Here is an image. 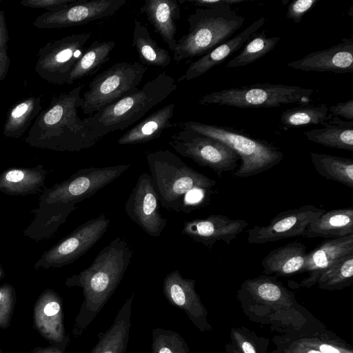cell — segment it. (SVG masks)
<instances>
[{
	"label": "cell",
	"mask_w": 353,
	"mask_h": 353,
	"mask_svg": "<svg viewBox=\"0 0 353 353\" xmlns=\"http://www.w3.org/2000/svg\"><path fill=\"white\" fill-rule=\"evenodd\" d=\"M133 250L121 237H116L102 249L92 264L68 276L65 285L82 290L83 301L74 319L72 333L78 339L107 303L130 264Z\"/></svg>",
	"instance_id": "6da1fadb"
},
{
	"label": "cell",
	"mask_w": 353,
	"mask_h": 353,
	"mask_svg": "<svg viewBox=\"0 0 353 353\" xmlns=\"http://www.w3.org/2000/svg\"><path fill=\"white\" fill-rule=\"evenodd\" d=\"M83 86L53 97L32 124L26 143L57 152H79L94 146L100 139L78 115Z\"/></svg>",
	"instance_id": "7a4b0ae2"
},
{
	"label": "cell",
	"mask_w": 353,
	"mask_h": 353,
	"mask_svg": "<svg viewBox=\"0 0 353 353\" xmlns=\"http://www.w3.org/2000/svg\"><path fill=\"white\" fill-rule=\"evenodd\" d=\"M150 176L160 204L174 212H186L187 195L193 191L206 192L216 181L185 164L168 150L146 153Z\"/></svg>",
	"instance_id": "3957f363"
},
{
	"label": "cell",
	"mask_w": 353,
	"mask_h": 353,
	"mask_svg": "<svg viewBox=\"0 0 353 353\" xmlns=\"http://www.w3.org/2000/svg\"><path fill=\"white\" fill-rule=\"evenodd\" d=\"M176 88L174 78L163 72L141 89L83 119V121L101 139L110 132L123 130L135 123Z\"/></svg>",
	"instance_id": "277c9868"
},
{
	"label": "cell",
	"mask_w": 353,
	"mask_h": 353,
	"mask_svg": "<svg viewBox=\"0 0 353 353\" xmlns=\"http://www.w3.org/2000/svg\"><path fill=\"white\" fill-rule=\"evenodd\" d=\"M245 21L231 6L196 8L187 19L188 30L177 40L173 59L181 61L205 54L230 39Z\"/></svg>",
	"instance_id": "5b68a950"
},
{
	"label": "cell",
	"mask_w": 353,
	"mask_h": 353,
	"mask_svg": "<svg viewBox=\"0 0 353 353\" xmlns=\"http://www.w3.org/2000/svg\"><path fill=\"white\" fill-rule=\"evenodd\" d=\"M177 125L180 129L192 130L221 141L235 152L241 160L234 173L236 177H248L262 173L283 159V153L275 145L234 128L194 121L179 122Z\"/></svg>",
	"instance_id": "8992f818"
},
{
	"label": "cell",
	"mask_w": 353,
	"mask_h": 353,
	"mask_svg": "<svg viewBox=\"0 0 353 353\" xmlns=\"http://www.w3.org/2000/svg\"><path fill=\"white\" fill-rule=\"evenodd\" d=\"M315 90L281 83H254L226 88L202 96L200 105H227L241 108H275L311 101Z\"/></svg>",
	"instance_id": "52a82bcc"
},
{
	"label": "cell",
	"mask_w": 353,
	"mask_h": 353,
	"mask_svg": "<svg viewBox=\"0 0 353 353\" xmlns=\"http://www.w3.org/2000/svg\"><path fill=\"white\" fill-rule=\"evenodd\" d=\"M130 167L121 164L107 167H90L79 170L68 179L45 188L39 205L65 209L77 205L119 177Z\"/></svg>",
	"instance_id": "ba28073f"
},
{
	"label": "cell",
	"mask_w": 353,
	"mask_h": 353,
	"mask_svg": "<svg viewBox=\"0 0 353 353\" xmlns=\"http://www.w3.org/2000/svg\"><path fill=\"white\" fill-rule=\"evenodd\" d=\"M147 67L140 62L122 61L99 73L82 95L84 114H93L138 90Z\"/></svg>",
	"instance_id": "9c48e42d"
},
{
	"label": "cell",
	"mask_w": 353,
	"mask_h": 353,
	"mask_svg": "<svg viewBox=\"0 0 353 353\" xmlns=\"http://www.w3.org/2000/svg\"><path fill=\"white\" fill-rule=\"evenodd\" d=\"M169 145L177 153L208 168L221 176L234 170L239 155L221 141L189 129H181L170 137Z\"/></svg>",
	"instance_id": "30bf717a"
},
{
	"label": "cell",
	"mask_w": 353,
	"mask_h": 353,
	"mask_svg": "<svg viewBox=\"0 0 353 353\" xmlns=\"http://www.w3.org/2000/svg\"><path fill=\"white\" fill-rule=\"evenodd\" d=\"M91 36L90 32H81L48 42L38 52L36 73L48 83L68 84L71 72Z\"/></svg>",
	"instance_id": "8fae6325"
},
{
	"label": "cell",
	"mask_w": 353,
	"mask_h": 353,
	"mask_svg": "<svg viewBox=\"0 0 353 353\" xmlns=\"http://www.w3.org/2000/svg\"><path fill=\"white\" fill-rule=\"evenodd\" d=\"M110 223L105 214L83 223L44 252L34 263V269L59 268L74 262L101 239Z\"/></svg>",
	"instance_id": "7c38bea8"
},
{
	"label": "cell",
	"mask_w": 353,
	"mask_h": 353,
	"mask_svg": "<svg viewBox=\"0 0 353 353\" xmlns=\"http://www.w3.org/2000/svg\"><path fill=\"white\" fill-rule=\"evenodd\" d=\"M126 0H77L65 8L46 12L35 19L37 28H63L108 19L117 12Z\"/></svg>",
	"instance_id": "4fadbf2b"
},
{
	"label": "cell",
	"mask_w": 353,
	"mask_h": 353,
	"mask_svg": "<svg viewBox=\"0 0 353 353\" xmlns=\"http://www.w3.org/2000/svg\"><path fill=\"white\" fill-rule=\"evenodd\" d=\"M160 201L149 174L139 176L125 203L128 216L146 234L159 236L168 223L160 212Z\"/></svg>",
	"instance_id": "5bb4252c"
},
{
	"label": "cell",
	"mask_w": 353,
	"mask_h": 353,
	"mask_svg": "<svg viewBox=\"0 0 353 353\" xmlns=\"http://www.w3.org/2000/svg\"><path fill=\"white\" fill-rule=\"evenodd\" d=\"M326 210L312 205L279 212L265 226L255 225L248 231V242L263 244L304 236L307 227Z\"/></svg>",
	"instance_id": "9a60e30c"
},
{
	"label": "cell",
	"mask_w": 353,
	"mask_h": 353,
	"mask_svg": "<svg viewBox=\"0 0 353 353\" xmlns=\"http://www.w3.org/2000/svg\"><path fill=\"white\" fill-rule=\"evenodd\" d=\"M33 327L51 345L66 348L70 339L63 323V300L52 289L43 290L33 307Z\"/></svg>",
	"instance_id": "2e32d148"
},
{
	"label": "cell",
	"mask_w": 353,
	"mask_h": 353,
	"mask_svg": "<svg viewBox=\"0 0 353 353\" xmlns=\"http://www.w3.org/2000/svg\"><path fill=\"white\" fill-rule=\"evenodd\" d=\"M248 225L243 219H233L221 214H212L203 219L185 221L182 234L192 241L211 248L220 241L230 245Z\"/></svg>",
	"instance_id": "e0dca14e"
},
{
	"label": "cell",
	"mask_w": 353,
	"mask_h": 353,
	"mask_svg": "<svg viewBox=\"0 0 353 353\" xmlns=\"http://www.w3.org/2000/svg\"><path fill=\"white\" fill-rule=\"evenodd\" d=\"M288 66L304 72H353V37L343 39L329 48L307 54Z\"/></svg>",
	"instance_id": "ac0fdd59"
},
{
	"label": "cell",
	"mask_w": 353,
	"mask_h": 353,
	"mask_svg": "<svg viewBox=\"0 0 353 353\" xmlns=\"http://www.w3.org/2000/svg\"><path fill=\"white\" fill-rule=\"evenodd\" d=\"M196 281L183 278L177 270L168 273L163 281V294L168 302L183 310L201 330L205 328V310L195 290Z\"/></svg>",
	"instance_id": "d6986e66"
},
{
	"label": "cell",
	"mask_w": 353,
	"mask_h": 353,
	"mask_svg": "<svg viewBox=\"0 0 353 353\" xmlns=\"http://www.w3.org/2000/svg\"><path fill=\"white\" fill-rule=\"evenodd\" d=\"M265 21L263 17H260L235 37H231L193 61L178 81H190L196 79L223 62L228 57L243 48L250 38L264 25Z\"/></svg>",
	"instance_id": "ffe728a7"
},
{
	"label": "cell",
	"mask_w": 353,
	"mask_h": 353,
	"mask_svg": "<svg viewBox=\"0 0 353 353\" xmlns=\"http://www.w3.org/2000/svg\"><path fill=\"white\" fill-rule=\"evenodd\" d=\"M353 254V234L323 241L307 253L304 265L300 272L310 273L303 283L310 285L320 275L341 258Z\"/></svg>",
	"instance_id": "44dd1931"
},
{
	"label": "cell",
	"mask_w": 353,
	"mask_h": 353,
	"mask_svg": "<svg viewBox=\"0 0 353 353\" xmlns=\"http://www.w3.org/2000/svg\"><path fill=\"white\" fill-rule=\"evenodd\" d=\"M180 4L179 0H145L140 8L172 52L177 42L176 22L180 18Z\"/></svg>",
	"instance_id": "7402d4cb"
},
{
	"label": "cell",
	"mask_w": 353,
	"mask_h": 353,
	"mask_svg": "<svg viewBox=\"0 0 353 353\" xmlns=\"http://www.w3.org/2000/svg\"><path fill=\"white\" fill-rule=\"evenodd\" d=\"M47 170L43 165L34 167H11L0 173V192L10 196L41 194Z\"/></svg>",
	"instance_id": "603a6c76"
},
{
	"label": "cell",
	"mask_w": 353,
	"mask_h": 353,
	"mask_svg": "<svg viewBox=\"0 0 353 353\" xmlns=\"http://www.w3.org/2000/svg\"><path fill=\"white\" fill-rule=\"evenodd\" d=\"M134 294L124 302L114 322L104 332L98 334V342L90 353H125L130 338Z\"/></svg>",
	"instance_id": "cb8c5ba5"
},
{
	"label": "cell",
	"mask_w": 353,
	"mask_h": 353,
	"mask_svg": "<svg viewBox=\"0 0 353 353\" xmlns=\"http://www.w3.org/2000/svg\"><path fill=\"white\" fill-rule=\"evenodd\" d=\"M175 105L168 104L154 112L121 136L119 145H134L149 142L159 138L168 128L177 126L171 122Z\"/></svg>",
	"instance_id": "d4e9b609"
},
{
	"label": "cell",
	"mask_w": 353,
	"mask_h": 353,
	"mask_svg": "<svg viewBox=\"0 0 353 353\" xmlns=\"http://www.w3.org/2000/svg\"><path fill=\"white\" fill-rule=\"evenodd\" d=\"M307 252L306 246L295 241L271 250L261 261L263 273L290 276L302 270Z\"/></svg>",
	"instance_id": "484cf974"
},
{
	"label": "cell",
	"mask_w": 353,
	"mask_h": 353,
	"mask_svg": "<svg viewBox=\"0 0 353 353\" xmlns=\"http://www.w3.org/2000/svg\"><path fill=\"white\" fill-rule=\"evenodd\" d=\"M353 234V208L325 211L306 228L304 236L309 239L340 238Z\"/></svg>",
	"instance_id": "4316f807"
},
{
	"label": "cell",
	"mask_w": 353,
	"mask_h": 353,
	"mask_svg": "<svg viewBox=\"0 0 353 353\" xmlns=\"http://www.w3.org/2000/svg\"><path fill=\"white\" fill-rule=\"evenodd\" d=\"M322 128L305 132L307 139L321 145L353 152V121L332 117Z\"/></svg>",
	"instance_id": "83f0119b"
},
{
	"label": "cell",
	"mask_w": 353,
	"mask_h": 353,
	"mask_svg": "<svg viewBox=\"0 0 353 353\" xmlns=\"http://www.w3.org/2000/svg\"><path fill=\"white\" fill-rule=\"evenodd\" d=\"M42 110L39 97H30L14 104L8 112L3 134L8 138H21Z\"/></svg>",
	"instance_id": "f1b7e54d"
},
{
	"label": "cell",
	"mask_w": 353,
	"mask_h": 353,
	"mask_svg": "<svg viewBox=\"0 0 353 353\" xmlns=\"http://www.w3.org/2000/svg\"><path fill=\"white\" fill-rule=\"evenodd\" d=\"M132 46L138 53L140 63L152 67L165 68L171 62L169 52L160 47L151 37L148 29L138 19H135Z\"/></svg>",
	"instance_id": "f546056e"
},
{
	"label": "cell",
	"mask_w": 353,
	"mask_h": 353,
	"mask_svg": "<svg viewBox=\"0 0 353 353\" xmlns=\"http://www.w3.org/2000/svg\"><path fill=\"white\" fill-rule=\"evenodd\" d=\"M116 43L113 41L97 40L85 49L74 65L69 77L68 84L95 74L104 63L110 60V53Z\"/></svg>",
	"instance_id": "4dcf8cb0"
},
{
	"label": "cell",
	"mask_w": 353,
	"mask_h": 353,
	"mask_svg": "<svg viewBox=\"0 0 353 353\" xmlns=\"http://www.w3.org/2000/svg\"><path fill=\"white\" fill-rule=\"evenodd\" d=\"M312 163L323 178L353 188V159L310 152Z\"/></svg>",
	"instance_id": "1f68e13d"
},
{
	"label": "cell",
	"mask_w": 353,
	"mask_h": 353,
	"mask_svg": "<svg viewBox=\"0 0 353 353\" xmlns=\"http://www.w3.org/2000/svg\"><path fill=\"white\" fill-rule=\"evenodd\" d=\"M265 32V30L255 32L243 46L240 53L228 62L226 68L245 66L272 51L279 41L280 37H268Z\"/></svg>",
	"instance_id": "d6a6232c"
},
{
	"label": "cell",
	"mask_w": 353,
	"mask_h": 353,
	"mask_svg": "<svg viewBox=\"0 0 353 353\" xmlns=\"http://www.w3.org/2000/svg\"><path fill=\"white\" fill-rule=\"evenodd\" d=\"M325 103L300 105L284 110L280 117L282 125L287 128H299L310 125H322L332 117L328 114Z\"/></svg>",
	"instance_id": "836d02e7"
},
{
	"label": "cell",
	"mask_w": 353,
	"mask_h": 353,
	"mask_svg": "<svg viewBox=\"0 0 353 353\" xmlns=\"http://www.w3.org/2000/svg\"><path fill=\"white\" fill-rule=\"evenodd\" d=\"M353 254L345 256L334 263L319 277L317 281L322 288L334 289L352 279Z\"/></svg>",
	"instance_id": "e575fe53"
},
{
	"label": "cell",
	"mask_w": 353,
	"mask_h": 353,
	"mask_svg": "<svg viewBox=\"0 0 353 353\" xmlns=\"http://www.w3.org/2000/svg\"><path fill=\"white\" fill-rule=\"evenodd\" d=\"M185 339L178 332L155 327L152 330L150 353H189Z\"/></svg>",
	"instance_id": "d590c367"
},
{
	"label": "cell",
	"mask_w": 353,
	"mask_h": 353,
	"mask_svg": "<svg viewBox=\"0 0 353 353\" xmlns=\"http://www.w3.org/2000/svg\"><path fill=\"white\" fill-rule=\"evenodd\" d=\"M246 286L254 289L261 299L268 301H276L283 294L281 285L278 284L276 280L264 276L247 281Z\"/></svg>",
	"instance_id": "8d00e7d4"
},
{
	"label": "cell",
	"mask_w": 353,
	"mask_h": 353,
	"mask_svg": "<svg viewBox=\"0 0 353 353\" xmlns=\"http://www.w3.org/2000/svg\"><path fill=\"white\" fill-rule=\"evenodd\" d=\"M17 301L16 291L9 283L0 285V328L9 327Z\"/></svg>",
	"instance_id": "74e56055"
},
{
	"label": "cell",
	"mask_w": 353,
	"mask_h": 353,
	"mask_svg": "<svg viewBox=\"0 0 353 353\" xmlns=\"http://www.w3.org/2000/svg\"><path fill=\"white\" fill-rule=\"evenodd\" d=\"M8 31L3 10L0 11V81L6 76L10 59L8 55Z\"/></svg>",
	"instance_id": "f35d334b"
},
{
	"label": "cell",
	"mask_w": 353,
	"mask_h": 353,
	"mask_svg": "<svg viewBox=\"0 0 353 353\" xmlns=\"http://www.w3.org/2000/svg\"><path fill=\"white\" fill-rule=\"evenodd\" d=\"M319 0H295L290 3L286 17L299 23L303 16L314 8Z\"/></svg>",
	"instance_id": "ab89813d"
},
{
	"label": "cell",
	"mask_w": 353,
	"mask_h": 353,
	"mask_svg": "<svg viewBox=\"0 0 353 353\" xmlns=\"http://www.w3.org/2000/svg\"><path fill=\"white\" fill-rule=\"evenodd\" d=\"M77 0H23L20 3L25 7L44 8L47 12L61 10Z\"/></svg>",
	"instance_id": "60d3db41"
},
{
	"label": "cell",
	"mask_w": 353,
	"mask_h": 353,
	"mask_svg": "<svg viewBox=\"0 0 353 353\" xmlns=\"http://www.w3.org/2000/svg\"><path fill=\"white\" fill-rule=\"evenodd\" d=\"M328 111L334 117H342L349 121H353V99L331 105L328 108Z\"/></svg>",
	"instance_id": "b9f144b4"
},
{
	"label": "cell",
	"mask_w": 353,
	"mask_h": 353,
	"mask_svg": "<svg viewBox=\"0 0 353 353\" xmlns=\"http://www.w3.org/2000/svg\"><path fill=\"white\" fill-rule=\"evenodd\" d=\"M246 0H183V3L188 2L200 8H216L223 6H231L240 3Z\"/></svg>",
	"instance_id": "7bdbcfd3"
},
{
	"label": "cell",
	"mask_w": 353,
	"mask_h": 353,
	"mask_svg": "<svg viewBox=\"0 0 353 353\" xmlns=\"http://www.w3.org/2000/svg\"><path fill=\"white\" fill-rule=\"evenodd\" d=\"M65 347H61L54 345L48 347H37L33 349L30 353H65Z\"/></svg>",
	"instance_id": "ee69618b"
},
{
	"label": "cell",
	"mask_w": 353,
	"mask_h": 353,
	"mask_svg": "<svg viewBox=\"0 0 353 353\" xmlns=\"http://www.w3.org/2000/svg\"><path fill=\"white\" fill-rule=\"evenodd\" d=\"M319 348L322 353H341L337 348L327 344H322Z\"/></svg>",
	"instance_id": "f6af8a7d"
},
{
	"label": "cell",
	"mask_w": 353,
	"mask_h": 353,
	"mask_svg": "<svg viewBox=\"0 0 353 353\" xmlns=\"http://www.w3.org/2000/svg\"><path fill=\"white\" fill-rule=\"evenodd\" d=\"M242 349L244 353H256L254 347L249 342H244L242 344Z\"/></svg>",
	"instance_id": "bcb514c9"
},
{
	"label": "cell",
	"mask_w": 353,
	"mask_h": 353,
	"mask_svg": "<svg viewBox=\"0 0 353 353\" xmlns=\"http://www.w3.org/2000/svg\"><path fill=\"white\" fill-rule=\"evenodd\" d=\"M3 276H4V273H3L2 268L0 265V279H1L3 277Z\"/></svg>",
	"instance_id": "7dc6e473"
},
{
	"label": "cell",
	"mask_w": 353,
	"mask_h": 353,
	"mask_svg": "<svg viewBox=\"0 0 353 353\" xmlns=\"http://www.w3.org/2000/svg\"><path fill=\"white\" fill-rule=\"evenodd\" d=\"M307 353H322V352H321L320 351H318V350H311L309 352H307Z\"/></svg>",
	"instance_id": "c3c4849f"
},
{
	"label": "cell",
	"mask_w": 353,
	"mask_h": 353,
	"mask_svg": "<svg viewBox=\"0 0 353 353\" xmlns=\"http://www.w3.org/2000/svg\"><path fill=\"white\" fill-rule=\"evenodd\" d=\"M0 353H4L1 348H0Z\"/></svg>",
	"instance_id": "681fc988"
}]
</instances>
